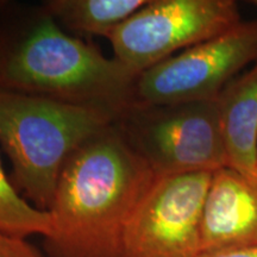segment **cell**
Returning <instances> with one entry per match:
<instances>
[{
	"instance_id": "obj_7",
	"label": "cell",
	"mask_w": 257,
	"mask_h": 257,
	"mask_svg": "<svg viewBox=\"0 0 257 257\" xmlns=\"http://www.w3.org/2000/svg\"><path fill=\"white\" fill-rule=\"evenodd\" d=\"M212 173L156 178L128 221L123 257H199Z\"/></svg>"
},
{
	"instance_id": "obj_8",
	"label": "cell",
	"mask_w": 257,
	"mask_h": 257,
	"mask_svg": "<svg viewBox=\"0 0 257 257\" xmlns=\"http://www.w3.org/2000/svg\"><path fill=\"white\" fill-rule=\"evenodd\" d=\"M201 252L257 244V181L230 167L212 173L201 225Z\"/></svg>"
},
{
	"instance_id": "obj_3",
	"label": "cell",
	"mask_w": 257,
	"mask_h": 257,
	"mask_svg": "<svg viewBox=\"0 0 257 257\" xmlns=\"http://www.w3.org/2000/svg\"><path fill=\"white\" fill-rule=\"evenodd\" d=\"M117 118L105 108L0 89V146L16 188L34 206L49 210L68 157Z\"/></svg>"
},
{
	"instance_id": "obj_11",
	"label": "cell",
	"mask_w": 257,
	"mask_h": 257,
	"mask_svg": "<svg viewBox=\"0 0 257 257\" xmlns=\"http://www.w3.org/2000/svg\"><path fill=\"white\" fill-rule=\"evenodd\" d=\"M51 231L49 212L28 201L6 175L0 160V232L29 238L47 237Z\"/></svg>"
},
{
	"instance_id": "obj_12",
	"label": "cell",
	"mask_w": 257,
	"mask_h": 257,
	"mask_svg": "<svg viewBox=\"0 0 257 257\" xmlns=\"http://www.w3.org/2000/svg\"><path fill=\"white\" fill-rule=\"evenodd\" d=\"M0 257H44L28 238L0 232Z\"/></svg>"
},
{
	"instance_id": "obj_2",
	"label": "cell",
	"mask_w": 257,
	"mask_h": 257,
	"mask_svg": "<svg viewBox=\"0 0 257 257\" xmlns=\"http://www.w3.org/2000/svg\"><path fill=\"white\" fill-rule=\"evenodd\" d=\"M137 74L66 34L41 6L0 3V89L119 115L135 101Z\"/></svg>"
},
{
	"instance_id": "obj_15",
	"label": "cell",
	"mask_w": 257,
	"mask_h": 257,
	"mask_svg": "<svg viewBox=\"0 0 257 257\" xmlns=\"http://www.w3.org/2000/svg\"><path fill=\"white\" fill-rule=\"evenodd\" d=\"M256 180H257V170H256Z\"/></svg>"
},
{
	"instance_id": "obj_9",
	"label": "cell",
	"mask_w": 257,
	"mask_h": 257,
	"mask_svg": "<svg viewBox=\"0 0 257 257\" xmlns=\"http://www.w3.org/2000/svg\"><path fill=\"white\" fill-rule=\"evenodd\" d=\"M217 102L227 167L257 181V62L234 78Z\"/></svg>"
},
{
	"instance_id": "obj_4",
	"label": "cell",
	"mask_w": 257,
	"mask_h": 257,
	"mask_svg": "<svg viewBox=\"0 0 257 257\" xmlns=\"http://www.w3.org/2000/svg\"><path fill=\"white\" fill-rule=\"evenodd\" d=\"M114 124L156 178L227 167L217 100L165 105L134 101Z\"/></svg>"
},
{
	"instance_id": "obj_10",
	"label": "cell",
	"mask_w": 257,
	"mask_h": 257,
	"mask_svg": "<svg viewBox=\"0 0 257 257\" xmlns=\"http://www.w3.org/2000/svg\"><path fill=\"white\" fill-rule=\"evenodd\" d=\"M148 0H47L46 11L69 31L89 36H108Z\"/></svg>"
},
{
	"instance_id": "obj_5",
	"label": "cell",
	"mask_w": 257,
	"mask_h": 257,
	"mask_svg": "<svg viewBox=\"0 0 257 257\" xmlns=\"http://www.w3.org/2000/svg\"><path fill=\"white\" fill-rule=\"evenodd\" d=\"M239 22L234 0H148L107 40L114 59L140 75Z\"/></svg>"
},
{
	"instance_id": "obj_14",
	"label": "cell",
	"mask_w": 257,
	"mask_h": 257,
	"mask_svg": "<svg viewBox=\"0 0 257 257\" xmlns=\"http://www.w3.org/2000/svg\"><path fill=\"white\" fill-rule=\"evenodd\" d=\"M248 4L255 6V8L257 9V0H250V2H248Z\"/></svg>"
},
{
	"instance_id": "obj_1",
	"label": "cell",
	"mask_w": 257,
	"mask_h": 257,
	"mask_svg": "<svg viewBox=\"0 0 257 257\" xmlns=\"http://www.w3.org/2000/svg\"><path fill=\"white\" fill-rule=\"evenodd\" d=\"M114 123L81 144L61 170L48 210V257H123L128 221L156 176Z\"/></svg>"
},
{
	"instance_id": "obj_6",
	"label": "cell",
	"mask_w": 257,
	"mask_h": 257,
	"mask_svg": "<svg viewBox=\"0 0 257 257\" xmlns=\"http://www.w3.org/2000/svg\"><path fill=\"white\" fill-rule=\"evenodd\" d=\"M257 62V21L239 22L138 75L135 101L182 104L217 100L234 78Z\"/></svg>"
},
{
	"instance_id": "obj_13",
	"label": "cell",
	"mask_w": 257,
	"mask_h": 257,
	"mask_svg": "<svg viewBox=\"0 0 257 257\" xmlns=\"http://www.w3.org/2000/svg\"><path fill=\"white\" fill-rule=\"evenodd\" d=\"M199 257H257V244L242 248L212 250L201 252Z\"/></svg>"
}]
</instances>
